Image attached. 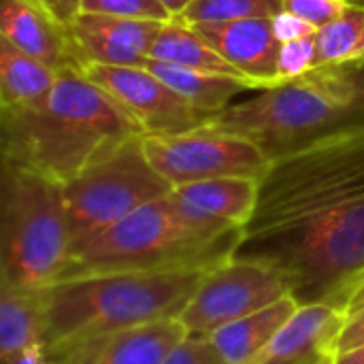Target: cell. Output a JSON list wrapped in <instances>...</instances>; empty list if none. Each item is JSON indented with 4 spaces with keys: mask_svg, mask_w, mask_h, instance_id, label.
Listing matches in <instances>:
<instances>
[{
    "mask_svg": "<svg viewBox=\"0 0 364 364\" xmlns=\"http://www.w3.org/2000/svg\"><path fill=\"white\" fill-rule=\"evenodd\" d=\"M232 258L282 271L301 305L346 314L364 275V126L271 162Z\"/></svg>",
    "mask_w": 364,
    "mask_h": 364,
    "instance_id": "obj_1",
    "label": "cell"
},
{
    "mask_svg": "<svg viewBox=\"0 0 364 364\" xmlns=\"http://www.w3.org/2000/svg\"><path fill=\"white\" fill-rule=\"evenodd\" d=\"M2 162L62 186L94 160L141 136L139 124L79 64L58 70L53 90L34 107L0 113Z\"/></svg>",
    "mask_w": 364,
    "mask_h": 364,
    "instance_id": "obj_2",
    "label": "cell"
},
{
    "mask_svg": "<svg viewBox=\"0 0 364 364\" xmlns=\"http://www.w3.org/2000/svg\"><path fill=\"white\" fill-rule=\"evenodd\" d=\"M256 143L269 160L364 126V60L316 66L254 92L209 122Z\"/></svg>",
    "mask_w": 364,
    "mask_h": 364,
    "instance_id": "obj_3",
    "label": "cell"
},
{
    "mask_svg": "<svg viewBox=\"0 0 364 364\" xmlns=\"http://www.w3.org/2000/svg\"><path fill=\"white\" fill-rule=\"evenodd\" d=\"M211 269L96 273L47 288V350L90 343L107 335L179 318Z\"/></svg>",
    "mask_w": 364,
    "mask_h": 364,
    "instance_id": "obj_4",
    "label": "cell"
},
{
    "mask_svg": "<svg viewBox=\"0 0 364 364\" xmlns=\"http://www.w3.org/2000/svg\"><path fill=\"white\" fill-rule=\"evenodd\" d=\"M241 232H213L192 224L166 194L73 243L62 279L96 273L215 269L235 256Z\"/></svg>",
    "mask_w": 364,
    "mask_h": 364,
    "instance_id": "obj_5",
    "label": "cell"
},
{
    "mask_svg": "<svg viewBox=\"0 0 364 364\" xmlns=\"http://www.w3.org/2000/svg\"><path fill=\"white\" fill-rule=\"evenodd\" d=\"M70 250L64 186L2 162L0 284L47 290L62 279Z\"/></svg>",
    "mask_w": 364,
    "mask_h": 364,
    "instance_id": "obj_6",
    "label": "cell"
},
{
    "mask_svg": "<svg viewBox=\"0 0 364 364\" xmlns=\"http://www.w3.org/2000/svg\"><path fill=\"white\" fill-rule=\"evenodd\" d=\"M171 190V183L151 166L143 134L124 141L64 186L73 243L109 228Z\"/></svg>",
    "mask_w": 364,
    "mask_h": 364,
    "instance_id": "obj_7",
    "label": "cell"
},
{
    "mask_svg": "<svg viewBox=\"0 0 364 364\" xmlns=\"http://www.w3.org/2000/svg\"><path fill=\"white\" fill-rule=\"evenodd\" d=\"M143 147L171 188L218 177L262 179L271 166L256 143L211 124L177 134H143Z\"/></svg>",
    "mask_w": 364,
    "mask_h": 364,
    "instance_id": "obj_8",
    "label": "cell"
},
{
    "mask_svg": "<svg viewBox=\"0 0 364 364\" xmlns=\"http://www.w3.org/2000/svg\"><path fill=\"white\" fill-rule=\"evenodd\" d=\"M292 294L290 279L262 262L230 258L211 269L179 322L188 335L211 337L222 326L256 314Z\"/></svg>",
    "mask_w": 364,
    "mask_h": 364,
    "instance_id": "obj_9",
    "label": "cell"
},
{
    "mask_svg": "<svg viewBox=\"0 0 364 364\" xmlns=\"http://www.w3.org/2000/svg\"><path fill=\"white\" fill-rule=\"evenodd\" d=\"M98 83L143 130V134H177L209 124V117L145 66H87Z\"/></svg>",
    "mask_w": 364,
    "mask_h": 364,
    "instance_id": "obj_10",
    "label": "cell"
},
{
    "mask_svg": "<svg viewBox=\"0 0 364 364\" xmlns=\"http://www.w3.org/2000/svg\"><path fill=\"white\" fill-rule=\"evenodd\" d=\"M166 21L79 13L68 26L73 60L81 66H145Z\"/></svg>",
    "mask_w": 364,
    "mask_h": 364,
    "instance_id": "obj_11",
    "label": "cell"
},
{
    "mask_svg": "<svg viewBox=\"0 0 364 364\" xmlns=\"http://www.w3.org/2000/svg\"><path fill=\"white\" fill-rule=\"evenodd\" d=\"M192 28L245 79L260 90L277 85L282 41L275 17H247L235 21L192 23Z\"/></svg>",
    "mask_w": 364,
    "mask_h": 364,
    "instance_id": "obj_12",
    "label": "cell"
},
{
    "mask_svg": "<svg viewBox=\"0 0 364 364\" xmlns=\"http://www.w3.org/2000/svg\"><path fill=\"white\" fill-rule=\"evenodd\" d=\"M186 337L188 331L179 318H168L47 352L53 364H164Z\"/></svg>",
    "mask_w": 364,
    "mask_h": 364,
    "instance_id": "obj_13",
    "label": "cell"
},
{
    "mask_svg": "<svg viewBox=\"0 0 364 364\" xmlns=\"http://www.w3.org/2000/svg\"><path fill=\"white\" fill-rule=\"evenodd\" d=\"M258 196L260 179L254 177H218L171 190L179 211L213 232L243 230L258 207Z\"/></svg>",
    "mask_w": 364,
    "mask_h": 364,
    "instance_id": "obj_14",
    "label": "cell"
},
{
    "mask_svg": "<svg viewBox=\"0 0 364 364\" xmlns=\"http://www.w3.org/2000/svg\"><path fill=\"white\" fill-rule=\"evenodd\" d=\"M346 314L326 303L301 305L252 364H328Z\"/></svg>",
    "mask_w": 364,
    "mask_h": 364,
    "instance_id": "obj_15",
    "label": "cell"
},
{
    "mask_svg": "<svg viewBox=\"0 0 364 364\" xmlns=\"http://www.w3.org/2000/svg\"><path fill=\"white\" fill-rule=\"evenodd\" d=\"M0 38L53 70L77 64L66 28L38 0H0Z\"/></svg>",
    "mask_w": 364,
    "mask_h": 364,
    "instance_id": "obj_16",
    "label": "cell"
},
{
    "mask_svg": "<svg viewBox=\"0 0 364 364\" xmlns=\"http://www.w3.org/2000/svg\"><path fill=\"white\" fill-rule=\"evenodd\" d=\"M299 307L301 303L288 294L256 314L222 326L209 339L226 364H252L299 311Z\"/></svg>",
    "mask_w": 364,
    "mask_h": 364,
    "instance_id": "obj_17",
    "label": "cell"
},
{
    "mask_svg": "<svg viewBox=\"0 0 364 364\" xmlns=\"http://www.w3.org/2000/svg\"><path fill=\"white\" fill-rule=\"evenodd\" d=\"M47 290L0 284V363L47 343Z\"/></svg>",
    "mask_w": 364,
    "mask_h": 364,
    "instance_id": "obj_18",
    "label": "cell"
},
{
    "mask_svg": "<svg viewBox=\"0 0 364 364\" xmlns=\"http://www.w3.org/2000/svg\"><path fill=\"white\" fill-rule=\"evenodd\" d=\"M145 68L158 75L164 83H168L175 92H179L186 100H190L198 111H203L209 122L232 107L235 102L252 96L260 87L250 79L228 77V75H213L200 73L192 68H181L160 60H147Z\"/></svg>",
    "mask_w": 364,
    "mask_h": 364,
    "instance_id": "obj_19",
    "label": "cell"
},
{
    "mask_svg": "<svg viewBox=\"0 0 364 364\" xmlns=\"http://www.w3.org/2000/svg\"><path fill=\"white\" fill-rule=\"evenodd\" d=\"M55 81L58 70L0 38V113L34 107L53 90Z\"/></svg>",
    "mask_w": 364,
    "mask_h": 364,
    "instance_id": "obj_20",
    "label": "cell"
},
{
    "mask_svg": "<svg viewBox=\"0 0 364 364\" xmlns=\"http://www.w3.org/2000/svg\"><path fill=\"white\" fill-rule=\"evenodd\" d=\"M149 58L160 60V62H168V64H175L181 68L245 79L192 26H188L179 19H168L162 26V30H160L154 47H151Z\"/></svg>",
    "mask_w": 364,
    "mask_h": 364,
    "instance_id": "obj_21",
    "label": "cell"
},
{
    "mask_svg": "<svg viewBox=\"0 0 364 364\" xmlns=\"http://www.w3.org/2000/svg\"><path fill=\"white\" fill-rule=\"evenodd\" d=\"M356 60H364V0H352L337 19L316 30V66Z\"/></svg>",
    "mask_w": 364,
    "mask_h": 364,
    "instance_id": "obj_22",
    "label": "cell"
},
{
    "mask_svg": "<svg viewBox=\"0 0 364 364\" xmlns=\"http://www.w3.org/2000/svg\"><path fill=\"white\" fill-rule=\"evenodd\" d=\"M282 0H194L181 15L173 17L188 26L211 21H235L247 17H277Z\"/></svg>",
    "mask_w": 364,
    "mask_h": 364,
    "instance_id": "obj_23",
    "label": "cell"
},
{
    "mask_svg": "<svg viewBox=\"0 0 364 364\" xmlns=\"http://www.w3.org/2000/svg\"><path fill=\"white\" fill-rule=\"evenodd\" d=\"M81 13H100L113 17L156 19V21L173 19L171 13L158 0H83Z\"/></svg>",
    "mask_w": 364,
    "mask_h": 364,
    "instance_id": "obj_24",
    "label": "cell"
},
{
    "mask_svg": "<svg viewBox=\"0 0 364 364\" xmlns=\"http://www.w3.org/2000/svg\"><path fill=\"white\" fill-rule=\"evenodd\" d=\"M350 2L352 0H282V13L299 17L320 30L337 19Z\"/></svg>",
    "mask_w": 364,
    "mask_h": 364,
    "instance_id": "obj_25",
    "label": "cell"
},
{
    "mask_svg": "<svg viewBox=\"0 0 364 364\" xmlns=\"http://www.w3.org/2000/svg\"><path fill=\"white\" fill-rule=\"evenodd\" d=\"M316 66V34L288 41L282 45L279 55V79H292L299 77Z\"/></svg>",
    "mask_w": 364,
    "mask_h": 364,
    "instance_id": "obj_26",
    "label": "cell"
},
{
    "mask_svg": "<svg viewBox=\"0 0 364 364\" xmlns=\"http://www.w3.org/2000/svg\"><path fill=\"white\" fill-rule=\"evenodd\" d=\"M164 364H226L209 337L188 335Z\"/></svg>",
    "mask_w": 364,
    "mask_h": 364,
    "instance_id": "obj_27",
    "label": "cell"
},
{
    "mask_svg": "<svg viewBox=\"0 0 364 364\" xmlns=\"http://www.w3.org/2000/svg\"><path fill=\"white\" fill-rule=\"evenodd\" d=\"M360 346H364V307L352 316H346V322H343V326L335 339L333 354L356 350Z\"/></svg>",
    "mask_w": 364,
    "mask_h": 364,
    "instance_id": "obj_28",
    "label": "cell"
},
{
    "mask_svg": "<svg viewBox=\"0 0 364 364\" xmlns=\"http://www.w3.org/2000/svg\"><path fill=\"white\" fill-rule=\"evenodd\" d=\"M275 32H277L282 43H288V41H296V38H305V36L316 34V28L309 26L307 21L299 19V17H292L288 13H279L275 17Z\"/></svg>",
    "mask_w": 364,
    "mask_h": 364,
    "instance_id": "obj_29",
    "label": "cell"
},
{
    "mask_svg": "<svg viewBox=\"0 0 364 364\" xmlns=\"http://www.w3.org/2000/svg\"><path fill=\"white\" fill-rule=\"evenodd\" d=\"M38 2L64 28L81 13V4H83V0H38Z\"/></svg>",
    "mask_w": 364,
    "mask_h": 364,
    "instance_id": "obj_30",
    "label": "cell"
},
{
    "mask_svg": "<svg viewBox=\"0 0 364 364\" xmlns=\"http://www.w3.org/2000/svg\"><path fill=\"white\" fill-rule=\"evenodd\" d=\"M6 364H53L47 346H34L26 352H21L19 356H15L13 360H9Z\"/></svg>",
    "mask_w": 364,
    "mask_h": 364,
    "instance_id": "obj_31",
    "label": "cell"
},
{
    "mask_svg": "<svg viewBox=\"0 0 364 364\" xmlns=\"http://www.w3.org/2000/svg\"><path fill=\"white\" fill-rule=\"evenodd\" d=\"M364 307V275L356 282L350 299H348V305H346V316H352L356 311H360Z\"/></svg>",
    "mask_w": 364,
    "mask_h": 364,
    "instance_id": "obj_32",
    "label": "cell"
},
{
    "mask_svg": "<svg viewBox=\"0 0 364 364\" xmlns=\"http://www.w3.org/2000/svg\"><path fill=\"white\" fill-rule=\"evenodd\" d=\"M335 364H364V346L335 354Z\"/></svg>",
    "mask_w": 364,
    "mask_h": 364,
    "instance_id": "obj_33",
    "label": "cell"
},
{
    "mask_svg": "<svg viewBox=\"0 0 364 364\" xmlns=\"http://www.w3.org/2000/svg\"><path fill=\"white\" fill-rule=\"evenodd\" d=\"M168 13H171V17H177V15H181L194 0H158Z\"/></svg>",
    "mask_w": 364,
    "mask_h": 364,
    "instance_id": "obj_34",
    "label": "cell"
},
{
    "mask_svg": "<svg viewBox=\"0 0 364 364\" xmlns=\"http://www.w3.org/2000/svg\"><path fill=\"white\" fill-rule=\"evenodd\" d=\"M328 364H335V360H333V363H328Z\"/></svg>",
    "mask_w": 364,
    "mask_h": 364,
    "instance_id": "obj_35",
    "label": "cell"
}]
</instances>
